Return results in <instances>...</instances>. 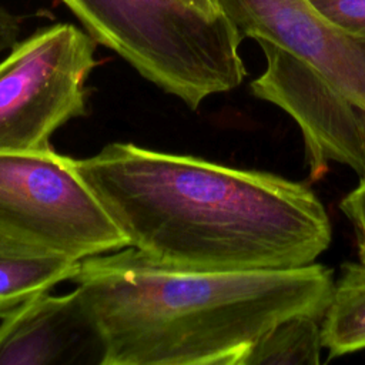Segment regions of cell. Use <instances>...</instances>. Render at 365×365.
I'll return each mask as SVG.
<instances>
[{"instance_id":"cell-5","label":"cell","mask_w":365,"mask_h":365,"mask_svg":"<svg viewBox=\"0 0 365 365\" xmlns=\"http://www.w3.org/2000/svg\"><path fill=\"white\" fill-rule=\"evenodd\" d=\"M97 43L71 23L38 29L0 61V151L53 153L51 137L87 113Z\"/></svg>"},{"instance_id":"cell-11","label":"cell","mask_w":365,"mask_h":365,"mask_svg":"<svg viewBox=\"0 0 365 365\" xmlns=\"http://www.w3.org/2000/svg\"><path fill=\"white\" fill-rule=\"evenodd\" d=\"M318 319L298 314L275 324L248 349L242 365L319 364L322 344Z\"/></svg>"},{"instance_id":"cell-1","label":"cell","mask_w":365,"mask_h":365,"mask_svg":"<svg viewBox=\"0 0 365 365\" xmlns=\"http://www.w3.org/2000/svg\"><path fill=\"white\" fill-rule=\"evenodd\" d=\"M73 165L130 247L197 271L289 269L331 244L324 205L304 184L133 143Z\"/></svg>"},{"instance_id":"cell-13","label":"cell","mask_w":365,"mask_h":365,"mask_svg":"<svg viewBox=\"0 0 365 365\" xmlns=\"http://www.w3.org/2000/svg\"><path fill=\"white\" fill-rule=\"evenodd\" d=\"M339 208L355 228L359 259L365 264V178L341 201Z\"/></svg>"},{"instance_id":"cell-4","label":"cell","mask_w":365,"mask_h":365,"mask_svg":"<svg viewBox=\"0 0 365 365\" xmlns=\"http://www.w3.org/2000/svg\"><path fill=\"white\" fill-rule=\"evenodd\" d=\"M0 241L76 261L130 247L73 158L0 151Z\"/></svg>"},{"instance_id":"cell-15","label":"cell","mask_w":365,"mask_h":365,"mask_svg":"<svg viewBox=\"0 0 365 365\" xmlns=\"http://www.w3.org/2000/svg\"><path fill=\"white\" fill-rule=\"evenodd\" d=\"M188 1L207 13H220L221 11L217 0H188Z\"/></svg>"},{"instance_id":"cell-7","label":"cell","mask_w":365,"mask_h":365,"mask_svg":"<svg viewBox=\"0 0 365 365\" xmlns=\"http://www.w3.org/2000/svg\"><path fill=\"white\" fill-rule=\"evenodd\" d=\"M241 38L265 40L322 73L365 110V38L332 23L311 0H217Z\"/></svg>"},{"instance_id":"cell-10","label":"cell","mask_w":365,"mask_h":365,"mask_svg":"<svg viewBox=\"0 0 365 365\" xmlns=\"http://www.w3.org/2000/svg\"><path fill=\"white\" fill-rule=\"evenodd\" d=\"M322 319L321 344L329 358L365 348V264L342 267Z\"/></svg>"},{"instance_id":"cell-8","label":"cell","mask_w":365,"mask_h":365,"mask_svg":"<svg viewBox=\"0 0 365 365\" xmlns=\"http://www.w3.org/2000/svg\"><path fill=\"white\" fill-rule=\"evenodd\" d=\"M104 346L80 289L36 297L0 324V365L100 364Z\"/></svg>"},{"instance_id":"cell-3","label":"cell","mask_w":365,"mask_h":365,"mask_svg":"<svg viewBox=\"0 0 365 365\" xmlns=\"http://www.w3.org/2000/svg\"><path fill=\"white\" fill-rule=\"evenodd\" d=\"M88 36L191 110L247 76L228 17L188 0H61Z\"/></svg>"},{"instance_id":"cell-14","label":"cell","mask_w":365,"mask_h":365,"mask_svg":"<svg viewBox=\"0 0 365 365\" xmlns=\"http://www.w3.org/2000/svg\"><path fill=\"white\" fill-rule=\"evenodd\" d=\"M21 31V19L0 4V53L10 50Z\"/></svg>"},{"instance_id":"cell-12","label":"cell","mask_w":365,"mask_h":365,"mask_svg":"<svg viewBox=\"0 0 365 365\" xmlns=\"http://www.w3.org/2000/svg\"><path fill=\"white\" fill-rule=\"evenodd\" d=\"M332 23L365 38V0H311Z\"/></svg>"},{"instance_id":"cell-2","label":"cell","mask_w":365,"mask_h":365,"mask_svg":"<svg viewBox=\"0 0 365 365\" xmlns=\"http://www.w3.org/2000/svg\"><path fill=\"white\" fill-rule=\"evenodd\" d=\"M101 335V365H242L275 324L322 318L332 271H197L133 247L80 261L73 278Z\"/></svg>"},{"instance_id":"cell-6","label":"cell","mask_w":365,"mask_h":365,"mask_svg":"<svg viewBox=\"0 0 365 365\" xmlns=\"http://www.w3.org/2000/svg\"><path fill=\"white\" fill-rule=\"evenodd\" d=\"M267 68L252 94L287 111L299 125L309 173L319 180L335 161L365 178V110L322 73L274 43L259 40Z\"/></svg>"},{"instance_id":"cell-9","label":"cell","mask_w":365,"mask_h":365,"mask_svg":"<svg viewBox=\"0 0 365 365\" xmlns=\"http://www.w3.org/2000/svg\"><path fill=\"white\" fill-rule=\"evenodd\" d=\"M80 261L0 241V319L63 281H73Z\"/></svg>"}]
</instances>
